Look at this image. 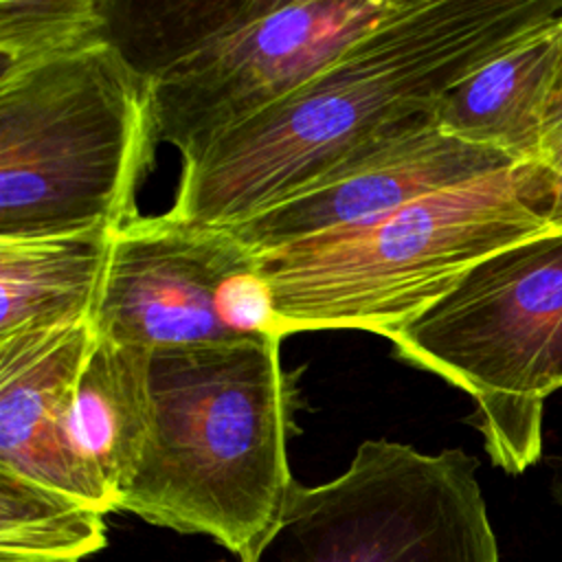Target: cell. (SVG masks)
I'll return each instance as SVG.
<instances>
[{
    "label": "cell",
    "mask_w": 562,
    "mask_h": 562,
    "mask_svg": "<svg viewBox=\"0 0 562 562\" xmlns=\"http://www.w3.org/2000/svg\"><path fill=\"white\" fill-rule=\"evenodd\" d=\"M279 336L162 347L149 358L151 432L116 512L211 536L246 560L294 483V384Z\"/></svg>",
    "instance_id": "2"
},
{
    "label": "cell",
    "mask_w": 562,
    "mask_h": 562,
    "mask_svg": "<svg viewBox=\"0 0 562 562\" xmlns=\"http://www.w3.org/2000/svg\"><path fill=\"white\" fill-rule=\"evenodd\" d=\"M533 165H538L547 178V184L555 200V217L562 226V81L549 108Z\"/></svg>",
    "instance_id": "16"
},
{
    "label": "cell",
    "mask_w": 562,
    "mask_h": 562,
    "mask_svg": "<svg viewBox=\"0 0 562 562\" xmlns=\"http://www.w3.org/2000/svg\"><path fill=\"white\" fill-rule=\"evenodd\" d=\"M112 233L0 239V342L90 321Z\"/></svg>",
    "instance_id": "12"
},
{
    "label": "cell",
    "mask_w": 562,
    "mask_h": 562,
    "mask_svg": "<svg viewBox=\"0 0 562 562\" xmlns=\"http://www.w3.org/2000/svg\"><path fill=\"white\" fill-rule=\"evenodd\" d=\"M404 0L110 2V40L147 75L156 138L195 160Z\"/></svg>",
    "instance_id": "4"
},
{
    "label": "cell",
    "mask_w": 562,
    "mask_h": 562,
    "mask_svg": "<svg viewBox=\"0 0 562 562\" xmlns=\"http://www.w3.org/2000/svg\"><path fill=\"white\" fill-rule=\"evenodd\" d=\"M386 338L397 358L465 391L494 465L522 474L542 454V415L562 389V233L470 268Z\"/></svg>",
    "instance_id": "6"
},
{
    "label": "cell",
    "mask_w": 562,
    "mask_h": 562,
    "mask_svg": "<svg viewBox=\"0 0 562 562\" xmlns=\"http://www.w3.org/2000/svg\"><path fill=\"white\" fill-rule=\"evenodd\" d=\"M476 470L461 448L367 439L336 479L294 481L241 562H501Z\"/></svg>",
    "instance_id": "7"
},
{
    "label": "cell",
    "mask_w": 562,
    "mask_h": 562,
    "mask_svg": "<svg viewBox=\"0 0 562 562\" xmlns=\"http://www.w3.org/2000/svg\"><path fill=\"white\" fill-rule=\"evenodd\" d=\"M105 37V0H0V83Z\"/></svg>",
    "instance_id": "15"
},
{
    "label": "cell",
    "mask_w": 562,
    "mask_h": 562,
    "mask_svg": "<svg viewBox=\"0 0 562 562\" xmlns=\"http://www.w3.org/2000/svg\"><path fill=\"white\" fill-rule=\"evenodd\" d=\"M562 81V15L457 83L430 112L439 130L533 165Z\"/></svg>",
    "instance_id": "11"
},
{
    "label": "cell",
    "mask_w": 562,
    "mask_h": 562,
    "mask_svg": "<svg viewBox=\"0 0 562 562\" xmlns=\"http://www.w3.org/2000/svg\"><path fill=\"white\" fill-rule=\"evenodd\" d=\"M538 165L419 198L367 226L257 252L281 338L312 329L386 336L509 246L558 235Z\"/></svg>",
    "instance_id": "3"
},
{
    "label": "cell",
    "mask_w": 562,
    "mask_h": 562,
    "mask_svg": "<svg viewBox=\"0 0 562 562\" xmlns=\"http://www.w3.org/2000/svg\"><path fill=\"white\" fill-rule=\"evenodd\" d=\"M154 140L149 79L110 37L0 83V239L116 231Z\"/></svg>",
    "instance_id": "5"
},
{
    "label": "cell",
    "mask_w": 562,
    "mask_h": 562,
    "mask_svg": "<svg viewBox=\"0 0 562 562\" xmlns=\"http://www.w3.org/2000/svg\"><path fill=\"white\" fill-rule=\"evenodd\" d=\"M149 358V349L94 338L75 384L72 439L114 512L151 432Z\"/></svg>",
    "instance_id": "13"
},
{
    "label": "cell",
    "mask_w": 562,
    "mask_h": 562,
    "mask_svg": "<svg viewBox=\"0 0 562 562\" xmlns=\"http://www.w3.org/2000/svg\"><path fill=\"white\" fill-rule=\"evenodd\" d=\"M0 562H64V560H0Z\"/></svg>",
    "instance_id": "18"
},
{
    "label": "cell",
    "mask_w": 562,
    "mask_h": 562,
    "mask_svg": "<svg viewBox=\"0 0 562 562\" xmlns=\"http://www.w3.org/2000/svg\"><path fill=\"white\" fill-rule=\"evenodd\" d=\"M553 496L558 501V505L562 507V463H560V470H558V476L553 481Z\"/></svg>",
    "instance_id": "17"
},
{
    "label": "cell",
    "mask_w": 562,
    "mask_h": 562,
    "mask_svg": "<svg viewBox=\"0 0 562 562\" xmlns=\"http://www.w3.org/2000/svg\"><path fill=\"white\" fill-rule=\"evenodd\" d=\"M105 544L103 512L0 468V560L81 562Z\"/></svg>",
    "instance_id": "14"
},
{
    "label": "cell",
    "mask_w": 562,
    "mask_h": 562,
    "mask_svg": "<svg viewBox=\"0 0 562 562\" xmlns=\"http://www.w3.org/2000/svg\"><path fill=\"white\" fill-rule=\"evenodd\" d=\"M90 321L0 342V468L103 514L112 496L72 439V397L92 349Z\"/></svg>",
    "instance_id": "10"
},
{
    "label": "cell",
    "mask_w": 562,
    "mask_h": 562,
    "mask_svg": "<svg viewBox=\"0 0 562 562\" xmlns=\"http://www.w3.org/2000/svg\"><path fill=\"white\" fill-rule=\"evenodd\" d=\"M562 15L558 0H404L283 99L184 162L171 217L233 226L378 134L430 114L463 79Z\"/></svg>",
    "instance_id": "1"
},
{
    "label": "cell",
    "mask_w": 562,
    "mask_h": 562,
    "mask_svg": "<svg viewBox=\"0 0 562 562\" xmlns=\"http://www.w3.org/2000/svg\"><path fill=\"white\" fill-rule=\"evenodd\" d=\"M90 327L149 351L279 336L257 252L228 228L169 213L112 233Z\"/></svg>",
    "instance_id": "8"
},
{
    "label": "cell",
    "mask_w": 562,
    "mask_h": 562,
    "mask_svg": "<svg viewBox=\"0 0 562 562\" xmlns=\"http://www.w3.org/2000/svg\"><path fill=\"white\" fill-rule=\"evenodd\" d=\"M514 165L520 162L450 136L424 114L378 134L290 198L226 228L255 252H268L367 226L419 198Z\"/></svg>",
    "instance_id": "9"
}]
</instances>
